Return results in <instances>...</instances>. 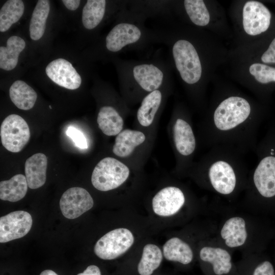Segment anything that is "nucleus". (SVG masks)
Returning a JSON list of instances; mask_svg holds the SVG:
<instances>
[{"instance_id":"f257e3e1","label":"nucleus","mask_w":275,"mask_h":275,"mask_svg":"<svg viewBox=\"0 0 275 275\" xmlns=\"http://www.w3.org/2000/svg\"><path fill=\"white\" fill-rule=\"evenodd\" d=\"M152 29L154 43L165 45L172 70L205 112L207 89L229 59L230 48L215 35L171 17Z\"/></svg>"},{"instance_id":"f03ea898","label":"nucleus","mask_w":275,"mask_h":275,"mask_svg":"<svg viewBox=\"0 0 275 275\" xmlns=\"http://www.w3.org/2000/svg\"><path fill=\"white\" fill-rule=\"evenodd\" d=\"M210 85L212 92L202 129L205 145L210 148L227 145L244 155L255 152L262 116L261 105L253 96L218 74Z\"/></svg>"},{"instance_id":"7ed1b4c3","label":"nucleus","mask_w":275,"mask_h":275,"mask_svg":"<svg viewBox=\"0 0 275 275\" xmlns=\"http://www.w3.org/2000/svg\"><path fill=\"white\" fill-rule=\"evenodd\" d=\"M232 29L233 50L255 46L263 41L262 36L271 27L272 15L269 9L257 0H234L229 8Z\"/></svg>"},{"instance_id":"20e7f679","label":"nucleus","mask_w":275,"mask_h":275,"mask_svg":"<svg viewBox=\"0 0 275 275\" xmlns=\"http://www.w3.org/2000/svg\"><path fill=\"white\" fill-rule=\"evenodd\" d=\"M244 155L231 146H214L201 162L200 169L215 191L229 195L248 172Z\"/></svg>"},{"instance_id":"39448f33","label":"nucleus","mask_w":275,"mask_h":275,"mask_svg":"<svg viewBox=\"0 0 275 275\" xmlns=\"http://www.w3.org/2000/svg\"><path fill=\"white\" fill-rule=\"evenodd\" d=\"M119 80L125 91H140L148 94L173 81L172 69L168 61L154 57L141 60L116 61Z\"/></svg>"},{"instance_id":"423d86ee","label":"nucleus","mask_w":275,"mask_h":275,"mask_svg":"<svg viewBox=\"0 0 275 275\" xmlns=\"http://www.w3.org/2000/svg\"><path fill=\"white\" fill-rule=\"evenodd\" d=\"M173 16L191 26L203 29L224 41L233 34L224 7L215 0H172Z\"/></svg>"},{"instance_id":"0eeeda50","label":"nucleus","mask_w":275,"mask_h":275,"mask_svg":"<svg viewBox=\"0 0 275 275\" xmlns=\"http://www.w3.org/2000/svg\"><path fill=\"white\" fill-rule=\"evenodd\" d=\"M147 18L127 5L119 14L118 22L105 38L104 44L107 51L117 53L127 50L142 51L155 43L152 29L145 25Z\"/></svg>"},{"instance_id":"6e6552de","label":"nucleus","mask_w":275,"mask_h":275,"mask_svg":"<svg viewBox=\"0 0 275 275\" xmlns=\"http://www.w3.org/2000/svg\"><path fill=\"white\" fill-rule=\"evenodd\" d=\"M224 67L230 80L259 98L264 96L266 86L275 84V67L270 65L229 60Z\"/></svg>"},{"instance_id":"1a4fd4ad","label":"nucleus","mask_w":275,"mask_h":275,"mask_svg":"<svg viewBox=\"0 0 275 275\" xmlns=\"http://www.w3.org/2000/svg\"><path fill=\"white\" fill-rule=\"evenodd\" d=\"M258 160L252 174V183L263 197L275 196V148L266 147L265 143L257 145Z\"/></svg>"},{"instance_id":"9d476101","label":"nucleus","mask_w":275,"mask_h":275,"mask_svg":"<svg viewBox=\"0 0 275 275\" xmlns=\"http://www.w3.org/2000/svg\"><path fill=\"white\" fill-rule=\"evenodd\" d=\"M129 169L119 160L105 157L95 166L92 172L91 182L95 188L100 191H108L118 187L128 178Z\"/></svg>"},{"instance_id":"9b49d317","label":"nucleus","mask_w":275,"mask_h":275,"mask_svg":"<svg viewBox=\"0 0 275 275\" xmlns=\"http://www.w3.org/2000/svg\"><path fill=\"white\" fill-rule=\"evenodd\" d=\"M133 242L134 236L130 230L117 228L102 236L96 242L94 251L101 259L113 260L127 251Z\"/></svg>"},{"instance_id":"f8f14e48","label":"nucleus","mask_w":275,"mask_h":275,"mask_svg":"<svg viewBox=\"0 0 275 275\" xmlns=\"http://www.w3.org/2000/svg\"><path fill=\"white\" fill-rule=\"evenodd\" d=\"M0 135L3 146L10 152L17 153L28 143L30 131L27 123L21 117L12 114L2 123Z\"/></svg>"},{"instance_id":"ddd939ff","label":"nucleus","mask_w":275,"mask_h":275,"mask_svg":"<svg viewBox=\"0 0 275 275\" xmlns=\"http://www.w3.org/2000/svg\"><path fill=\"white\" fill-rule=\"evenodd\" d=\"M33 223L31 214L18 210L0 218V242L5 243L20 238L30 231Z\"/></svg>"},{"instance_id":"4468645a","label":"nucleus","mask_w":275,"mask_h":275,"mask_svg":"<svg viewBox=\"0 0 275 275\" xmlns=\"http://www.w3.org/2000/svg\"><path fill=\"white\" fill-rule=\"evenodd\" d=\"M59 204L63 216L72 219L91 209L94 201L86 189L80 187H73L63 193Z\"/></svg>"},{"instance_id":"2eb2a0df","label":"nucleus","mask_w":275,"mask_h":275,"mask_svg":"<svg viewBox=\"0 0 275 275\" xmlns=\"http://www.w3.org/2000/svg\"><path fill=\"white\" fill-rule=\"evenodd\" d=\"M47 76L59 86L70 90L78 88L81 78L71 63L64 59L50 62L45 68Z\"/></svg>"},{"instance_id":"dca6fc26","label":"nucleus","mask_w":275,"mask_h":275,"mask_svg":"<svg viewBox=\"0 0 275 275\" xmlns=\"http://www.w3.org/2000/svg\"><path fill=\"white\" fill-rule=\"evenodd\" d=\"M183 191L178 187L168 186L159 191L152 199V208L155 214L169 216L176 213L185 202Z\"/></svg>"},{"instance_id":"f3484780","label":"nucleus","mask_w":275,"mask_h":275,"mask_svg":"<svg viewBox=\"0 0 275 275\" xmlns=\"http://www.w3.org/2000/svg\"><path fill=\"white\" fill-rule=\"evenodd\" d=\"M173 139L178 153L185 158L195 152L196 140L193 129L186 119L178 117L173 126Z\"/></svg>"},{"instance_id":"a211bd4d","label":"nucleus","mask_w":275,"mask_h":275,"mask_svg":"<svg viewBox=\"0 0 275 275\" xmlns=\"http://www.w3.org/2000/svg\"><path fill=\"white\" fill-rule=\"evenodd\" d=\"M47 166V157L42 153H36L26 159L25 174L29 187L37 189L44 184Z\"/></svg>"},{"instance_id":"6ab92c4d","label":"nucleus","mask_w":275,"mask_h":275,"mask_svg":"<svg viewBox=\"0 0 275 275\" xmlns=\"http://www.w3.org/2000/svg\"><path fill=\"white\" fill-rule=\"evenodd\" d=\"M128 6L148 18L158 16L163 19L173 16L172 1H128Z\"/></svg>"},{"instance_id":"aec40b11","label":"nucleus","mask_w":275,"mask_h":275,"mask_svg":"<svg viewBox=\"0 0 275 275\" xmlns=\"http://www.w3.org/2000/svg\"><path fill=\"white\" fill-rule=\"evenodd\" d=\"M221 235L228 246L235 248L242 245L247 238L244 220L240 217L228 219L221 230Z\"/></svg>"},{"instance_id":"412c9836","label":"nucleus","mask_w":275,"mask_h":275,"mask_svg":"<svg viewBox=\"0 0 275 275\" xmlns=\"http://www.w3.org/2000/svg\"><path fill=\"white\" fill-rule=\"evenodd\" d=\"M144 134L139 131L125 129L115 139L113 152L117 156L124 157L130 155L135 148L145 140Z\"/></svg>"},{"instance_id":"4be33fe9","label":"nucleus","mask_w":275,"mask_h":275,"mask_svg":"<svg viewBox=\"0 0 275 275\" xmlns=\"http://www.w3.org/2000/svg\"><path fill=\"white\" fill-rule=\"evenodd\" d=\"M200 257L202 260L212 264L213 271L217 275L228 273L231 269V256L223 249L204 247L200 252Z\"/></svg>"},{"instance_id":"5701e85b","label":"nucleus","mask_w":275,"mask_h":275,"mask_svg":"<svg viewBox=\"0 0 275 275\" xmlns=\"http://www.w3.org/2000/svg\"><path fill=\"white\" fill-rule=\"evenodd\" d=\"M97 122L102 132L107 136L118 135L121 132L124 124L120 114L110 105H105L100 108Z\"/></svg>"},{"instance_id":"b1692460","label":"nucleus","mask_w":275,"mask_h":275,"mask_svg":"<svg viewBox=\"0 0 275 275\" xmlns=\"http://www.w3.org/2000/svg\"><path fill=\"white\" fill-rule=\"evenodd\" d=\"M162 100V89L152 91L143 98L136 115L141 125L147 127L152 124L160 107Z\"/></svg>"},{"instance_id":"393cba45","label":"nucleus","mask_w":275,"mask_h":275,"mask_svg":"<svg viewBox=\"0 0 275 275\" xmlns=\"http://www.w3.org/2000/svg\"><path fill=\"white\" fill-rule=\"evenodd\" d=\"M9 95L14 105L22 110L33 108L37 98L35 90L21 80H16L12 84L9 89Z\"/></svg>"},{"instance_id":"a878e982","label":"nucleus","mask_w":275,"mask_h":275,"mask_svg":"<svg viewBox=\"0 0 275 275\" xmlns=\"http://www.w3.org/2000/svg\"><path fill=\"white\" fill-rule=\"evenodd\" d=\"M25 46L24 40L17 36L10 37L6 46L0 47V68L6 71L13 70L16 66L19 54Z\"/></svg>"},{"instance_id":"bb28decb","label":"nucleus","mask_w":275,"mask_h":275,"mask_svg":"<svg viewBox=\"0 0 275 275\" xmlns=\"http://www.w3.org/2000/svg\"><path fill=\"white\" fill-rule=\"evenodd\" d=\"M26 177L22 174H17L10 179L1 181L0 199L11 202L23 198L28 190Z\"/></svg>"},{"instance_id":"cd10ccee","label":"nucleus","mask_w":275,"mask_h":275,"mask_svg":"<svg viewBox=\"0 0 275 275\" xmlns=\"http://www.w3.org/2000/svg\"><path fill=\"white\" fill-rule=\"evenodd\" d=\"M162 248L163 256L169 261L187 264L193 260V253L191 248L178 237L169 239Z\"/></svg>"},{"instance_id":"c85d7f7f","label":"nucleus","mask_w":275,"mask_h":275,"mask_svg":"<svg viewBox=\"0 0 275 275\" xmlns=\"http://www.w3.org/2000/svg\"><path fill=\"white\" fill-rule=\"evenodd\" d=\"M107 7L105 0H88L82 12V22L88 30L96 28L104 19Z\"/></svg>"},{"instance_id":"c756f323","label":"nucleus","mask_w":275,"mask_h":275,"mask_svg":"<svg viewBox=\"0 0 275 275\" xmlns=\"http://www.w3.org/2000/svg\"><path fill=\"white\" fill-rule=\"evenodd\" d=\"M49 11V1H38L33 12L30 23V35L32 40L37 41L43 36Z\"/></svg>"},{"instance_id":"7c9ffc66","label":"nucleus","mask_w":275,"mask_h":275,"mask_svg":"<svg viewBox=\"0 0 275 275\" xmlns=\"http://www.w3.org/2000/svg\"><path fill=\"white\" fill-rule=\"evenodd\" d=\"M162 260V254L156 245L149 243L143 249L141 259L137 269L140 275H152L160 266Z\"/></svg>"},{"instance_id":"2f4dec72","label":"nucleus","mask_w":275,"mask_h":275,"mask_svg":"<svg viewBox=\"0 0 275 275\" xmlns=\"http://www.w3.org/2000/svg\"><path fill=\"white\" fill-rule=\"evenodd\" d=\"M24 6L21 0H9L0 10V31L5 32L22 16Z\"/></svg>"},{"instance_id":"473e14b6","label":"nucleus","mask_w":275,"mask_h":275,"mask_svg":"<svg viewBox=\"0 0 275 275\" xmlns=\"http://www.w3.org/2000/svg\"><path fill=\"white\" fill-rule=\"evenodd\" d=\"M66 134L78 148L86 149L88 148L87 139L80 130L72 126H70L67 128Z\"/></svg>"},{"instance_id":"72a5a7b5","label":"nucleus","mask_w":275,"mask_h":275,"mask_svg":"<svg viewBox=\"0 0 275 275\" xmlns=\"http://www.w3.org/2000/svg\"><path fill=\"white\" fill-rule=\"evenodd\" d=\"M253 275H274V269L269 262L264 261L255 268Z\"/></svg>"},{"instance_id":"f704fd0d","label":"nucleus","mask_w":275,"mask_h":275,"mask_svg":"<svg viewBox=\"0 0 275 275\" xmlns=\"http://www.w3.org/2000/svg\"><path fill=\"white\" fill-rule=\"evenodd\" d=\"M77 275H101L100 268L95 265H90L81 273Z\"/></svg>"},{"instance_id":"c9c22d12","label":"nucleus","mask_w":275,"mask_h":275,"mask_svg":"<svg viewBox=\"0 0 275 275\" xmlns=\"http://www.w3.org/2000/svg\"><path fill=\"white\" fill-rule=\"evenodd\" d=\"M65 6L69 10L74 11L76 10L79 6L80 1L79 0H63L62 1Z\"/></svg>"},{"instance_id":"e433bc0d","label":"nucleus","mask_w":275,"mask_h":275,"mask_svg":"<svg viewBox=\"0 0 275 275\" xmlns=\"http://www.w3.org/2000/svg\"><path fill=\"white\" fill-rule=\"evenodd\" d=\"M40 275H58L56 272L52 270L46 269L41 272Z\"/></svg>"}]
</instances>
